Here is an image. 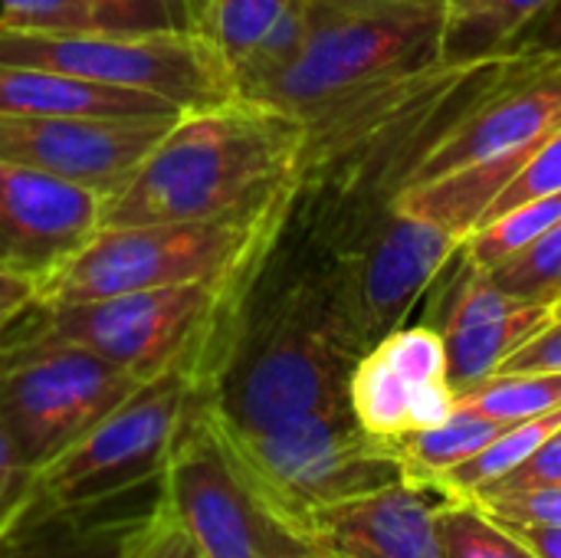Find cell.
I'll return each mask as SVG.
<instances>
[{
	"label": "cell",
	"mask_w": 561,
	"mask_h": 558,
	"mask_svg": "<svg viewBox=\"0 0 561 558\" xmlns=\"http://www.w3.org/2000/svg\"><path fill=\"white\" fill-rule=\"evenodd\" d=\"M289 3L293 0H207L201 33L217 46L237 76V69L256 53Z\"/></svg>",
	"instance_id": "cb8c5ba5"
},
{
	"label": "cell",
	"mask_w": 561,
	"mask_h": 558,
	"mask_svg": "<svg viewBox=\"0 0 561 558\" xmlns=\"http://www.w3.org/2000/svg\"><path fill=\"white\" fill-rule=\"evenodd\" d=\"M552 191H561V125L549 138L539 141V148L529 155L526 168L506 184V191L486 210L483 224H490L493 217H500V214H506V210H513V207H519V204H526V201H533L539 194H552Z\"/></svg>",
	"instance_id": "f1b7e54d"
},
{
	"label": "cell",
	"mask_w": 561,
	"mask_h": 558,
	"mask_svg": "<svg viewBox=\"0 0 561 558\" xmlns=\"http://www.w3.org/2000/svg\"><path fill=\"white\" fill-rule=\"evenodd\" d=\"M510 529L539 558H561V526H510Z\"/></svg>",
	"instance_id": "d590c367"
},
{
	"label": "cell",
	"mask_w": 561,
	"mask_h": 558,
	"mask_svg": "<svg viewBox=\"0 0 561 558\" xmlns=\"http://www.w3.org/2000/svg\"><path fill=\"white\" fill-rule=\"evenodd\" d=\"M463 250V240L437 224L388 210L378 230L345 257L329 263L339 332L362 358L401 326L434 276Z\"/></svg>",
	"instance_id": "30bf717a"
},
{
	"label": "cell",
	"mask_w": 561,
	"mask_h": 558,
	"mask_svg": "<svg viewBox=\"0 0 561 558\" xmlns=\"http://www.w3.org/2000/svg\"><path fill=\"white\" fill-rule=\"evenodd\" d=\"M447 0H306L296 53L240 89V99L302 125L375 89L444 62Z\"/></svg>",
	"instance_id": "7a4b0ae2"
},
{
	"label": "cell",
	"mask_w": 561,
	"mask_h": 558,
	"mask_svg": "<svg viewBox=\"0 0 561 558\" xmlns=\"http://www.w3.org/2000/svg\"><path fill=\"white\" fill-rule=\"evenodd\" d=\"M414 385L404 382L375 349L358 358L348 378V408L355 421L381 441H398L411 434V401Z\"/></svg>",
	"instance_id": "44dd1931"
},
{
	"label": "cell",
	"mask_w": 561,
	"mask_h": 558,
	"mask_svg": "<svg viewBox=\"0 0 561 558\" xmlns=\"http://www.w3.org/2000/svg\"><path fill=\"white\" fill-rule=\"evenodd\" d=\"M105 194L39 168L0 161V257L46 276L102 230Z\"/></svg>",
	"instance_id": "4fadbf2b"
},
{
	"label": "cell",
	"mask_w": 561,
	"mask_h": 558,
	"mask_svg": "<svg viewBox=\"0 0 561 558\" xmlns=\"http://www.w3.org/2000/svg\"><path fill=\"white\" fill-rule=\"evenodd\" d=\"M457 408L500 424H523L561 411V372H496L480 385L457 391Z\"/></svg>",
	"instance_id": "7402d4cb"
},
{
	"label": "cell",
	"mask_w": 561,
	"mask_h": 558,
	"mask_svg": "<svg viewBox=\"0 0 561 558\" xmlns=\"http://www.w3.org/2000/svg\"><path fill=\"white\" fill-rule=\"evenodd\" d=\"M561 125V56H519L486 82L421 151L404 184L480 161H519ZM401 184V187H404Z\"/></svg>",
	"instance_id": "8fae6325"
},
{
	"label": "cell",
	"mask_w": 561,
	"mask_h": 558,
	"mask_svg": "<svg viewBox=\"0 0 561 558\" xmlns=\"http://www.w3.org/2000/svg\"><path fill=\"white\" fill-rule=\"evenodd\" d=\"M13 480V454H10V444H7V434L0 431V493L3 487Z\"/></svg>",
	"instance_id": "8d00e7d4"
},
{
	"label": "cell",
	"mask_w": 561,
	"mask_h": 558,
	"mask_svg": "<svg viewBox=\"0 0 561 558\" xmlns=\"http://www.w3.org/2000/svg\"><path fill=\"white\" fill-rule=\"evenodd\" d=\"M178 118L0 115V161L39 168L112 197Z\"/></svg>",
	"instance_id": "7c38bea8"
},
{
	"label": "cell",
	"mask_w": 561,
	"mask_h": 558,
	"mask_svg": "<svg viewBox=\"0 0 561 558\" xmlns=\"http://www.w3.org/2000/svg\"><path fill=\"white\" fill-rule=\"evenodd\" d=\"M506 428H513V424H500V421L483 418L477 411L457 408V414L450 421L427 428V431H411V434L391 441V447L401 460L404 483L431 487L440 474H447L457 464L480 454Z\"/></svg>",
	"instance_id": "d6986e66"
},
{
	"label": "cell",
	"mask_w": 561,
	"mask_h": 558,
	"mask_svg": "<svg viewBox=\"0 0 561 558\" xmlns=\"http://www.w3.org/2000/svg\"><path fill=\"white\" fill-rule=\"evenodd\" d=\"M559 316V306L549 303H523L519 309L473 322L463 329L440 332L447 345V372L450 385L457 391L480 385L483 378L496 375L510 355H516L529 339H536L546 326H552Z\"/></svg>",
	"instance_id": "e0dca14e"
},
{
	"label": "cell",
	"mask_w": 561,
	"mask_h": 558,
	"mask_svg": "<svg viewBox=\"0 0 561 558\" xmlns=\"http://www.w3.org/2000/svg\"><path fill=\"white\" fill-rule=\"evenodd\" d=\"M39 299V276L23 273L16 266H0V335L36 306Z\"/></svg>",
	"instance_id": "d6a6232c"
},
{
	"label": "cell",
	"mask_w": 561,
	"mask_h": 558,
	"mask_svg": "<svg viewBox=\"0 0 561 558\" xmlns=\"http://www.w3.org/2000/svg\"><path fill=\"white\" fill-rule=\"evenodd\" d=\"M536 487H561V428L552 437H546L539 444V451L523 467H516L510 477H503L483 497H500V493H516V490H536Z\"/></svg>",
	"instance_id": "4dcf8cb0"
},
{
	"label": "cell",
	"mask_w": 561,
	"mask_h": 558,
	"mask_svg": "<svg viewBox=\"0 0 561 558\" xmlns=\"http://www.w3.org/2000/svg\"><path fill=\"white\" fill-rule=\"evenodd\" d=\"M437 503L434 490L401 480L312 513L302 533L322 558H444Z\"/></svg>",
	"instance_id": "5bb4252c"
},
{
	"label": "cell",
	"mask_w": 561,
	"mask_h": 558,
	"mask_svg": "<svg viewBox=\"0 0 561 558\" xmlns=\"http://www.w3.org/2000/svg\"><path fill=\"white\" fill-rule=\"evenodd\" d=\"M0 115H99V118H178L181 109L99 86L59 69L0 62Z\"/></svg>",
	"instance_id": "2e32d148"
},
{
	"label": "cell",
	"mask_w": 561,
	"mask_h": 558,
	"mask_svg": "<svg viewBox=\"0 0 561 558\" xmlns=\"http://www.w3.org/2000/svg\"><path fill=\"white\" fill-rule=\"evenodd\" d=\"M131 558H204L201 549L191 543V536L171 520V513L164 510V497H161V513L154 516V523L148 526V533L141 536L138 549Z\"/></svg>",
	"instance_id": "1f68e13d"
},
{
	"label": "cell",
	"mask_w": 561,
	"mask_h": 558,
	"mask_svg": "<svg viewBox=\"0 0 561 558\" xmlns=\"http://www.w3.org/2000/svg\"><path fill=\"white\" fill-rule=\"evenodd\" d=\"M0 266H7V263H3V257H0Z\"/></svg>",
	"instance_id": "74e56055"
},
{
	"label": "cell",
	"mask_w": 561,
	"mask_h": 558,
	"mask_svg": "<svg viewBox=\"0 0 561 558\" xmlns=\"http://www.w3.org/2000/svg\"><path fill=\"white\" fill-rule=\"evenodd\" d=\"M138 385L145 382L79 345L0 349V431L13 454V480L76 444Z\"/></svg>",
	"instance_id": "9c48e42d"
},
{
	"label": "cell",
	"mask_w": 561,
	"mask_h": 558,
	"mask_svg": "<svg viewBox=\"0 0 561 558\" xmlns=\"http://www.w3.org/2000/svg\"><path fill=\"white\" fill-rule=\"evenodd\" d=\"M375 352L414 388L421 385H437V382H450L447 372V345L444 335L427 322V326H398L394 332H388Z\"/></svg>",
	"instance_id": "4316f807"
},
{
	"label": "cell",
	"mask_w": 561,
	"mask_h": 558,
	"mask_svg": "<svg viewBox=\"0 0 561 558\" xmlns=\"http://www.w3.org/2000/svg\"><path fill=\"white\" fill-rule=\"evenodd\" d=\"M286 204L260 217L102 227L85 247L39 280L36 303H79L118 293L237 280L276 230Z\"/></svg>",
	"instance_id": "277c9868"
},
{
	"label": "cell",
	"mask_w": 561,
	"mask_h": 558,
	"mask_svg": "<svg viewBox=\"0 0 561 558\" xmlns=\"http://www.w3.org/2000/svg\"><path fill=\"white\" fill-rule=\"evenodd\" d=\"M0 62L59 69L99 86L161 99L181 112L240 99L233 69L204 33L0 30Z\"/></svg>",
	"instance_id": "52a82bcc"
},
{
	"label": "cell",
	"mask_w": 561,
	"mask_h": 558,
	"mask_svg": "<svg viewBox=\"0 0 561 558\" xmlns=\"http://www.w3.org/2000/svg\"><path fill=\"white\" fill-rule=\"evenodd\" d=\"M549 3L552 0H447L444 59L473 66L510 56V46Z\"/></svg>",
	"instance_id": "ac0fdd59"
},
{
	"label": "cell",
	"mask_w": 561,
	"mask_h": 558,
	"mask_svg": "<svg viewBox=\"0 0 561 558\" xmlns=\"http://www.w3.org/2000/svg\"><path fill=\"white\" fill-rule=\"evenodd\" d=\"M224 437L260 493L299 533L312 513L404 480L391 441L371 437L352 408L299 414L253 434L224 431Z\"/></svg>",
	"instance_id": "8992f818"
},
{
	"label": "cell",
	"mask_w": 561,
	"mask_h": 558,
	"mask_svg": "<svg viewBox=\"0 0 561 558\" xmlns=\"http://www.w3.org/2000/svg\"><path fill=\"white\" fill-rule=\"evenodd\" d=\"M237 283L240 276L79 303H36L0 335V349L66 342L102 355L141 382L187 362L201 368V355Z\"/></svg>",
	"instance_id": "5b68a950"
},
{
	"label": "cell",
	"mask_w": 561,
	"mask_h": 558,
	"mask_svg": "<svg viewBox=\"0 0 561 558\" xmlns=\"http://www.w3.org/2000/svg\"><path fill=\"white\" fill-rule=\"evenodd\" d=\"M486 513L510 526H561V487H536L477 500Z\"/></svg>",
	"instance_id": "f546056e"
},
{
	"label": "cell",
	"mask_w": 561,
	"mask_h": 558,
	"mask_svg": "<svg viewBox=\"0 0 561 558\" xmlns=\"http://www.w3.org/2000/svg\"><path fill=\"white\" fill-rule=\"evenodd\" d=\"M0 30L10 33L92 30V10L85 0H0Z\"/></svg>",
	"instance_id": "83f0119b"
},
{
	"label": "cell",
	"mask_w": 561,
	"mask_h": 558,
	"mask_svg": "<svg viewBox=\"0 0 561 558\" xmlns=\"http://www.w3.org/2000/svg\"><path fill=\"white\" fill-rule=\"evenodd\" d=\"M302 145L296 115L250 99L184 112L105 197L102 227L273 214L293 197Z\"/></svg>",
	"instance_id": "6da1fadb"
},
{
	"label": "cell",
	"mask_w": 561,
	"mask_h": 558,
	"mask_svg": "<svg viewBox=\"0 0 561 558\" xmlns=\"http://www.w3.org/2000/svg\"><path fill=\"white\" fill-rule=\"evenodd\" d=\"M92 30L105 33H201V0H85Z\"/></svg>",
	"instance_id": "d4e9b609"
},
{
	"label": "cell",
	"mask_w": 561,
	"mask_h": 558,
	"mask_svg": "<svg viewBox=\"0 0 561 558\" xmlns=\"http://www.w3.org/2000/svg\"><path fill=\"white\" fill-rule=\"evenodd\" d=\"M161 497L204 558H322L250 480L204 398L171 451Z\"/></svg>",
	"instance_id": "ba28073f"
},
{
	"label": "cell",
	"mask_w": 561,
	"mask_h": 558,
	"mask_svg": "<svg viewBox=\"0 0 561 558\" xmlns=\"http://www.w3.org/2000/svg\"><path fill=\"white\" fill-rule=\"evenodd\" d=\"M510 56H561V0H552L510 46Z\"/></svg>",
	"instance_id": "e575fe53"
},
{
	"label": "cell",
	"mask_w": 561,
	"mask_h": 558,
	"mask_svg": "<svg viewBox=\"0 0 561 558\" xmlns=\"http://www.w3.org/2000/svg\"><path fill=\"white\" fill-rule=\"evenodd\" d=\"M201 398L194 362L138 385L76 444L0 493V536L16 523L108 503L158 483Z\"/></svg>",
	"instance_id": "3957f363"
},
{
	"label": "cell",
	"mask_w": 561,
	"mask_h": 558,
	"mask_svg": "<svg viewBox=\"0 0 561 558\" xmlns=\"http://www.w3.org/2000/svg\"><path fill=\"white\" fill-rule=\"evenodd\" d=\"M161 487L164 477L108 503L16 523L0 536V558H131L161 513Z\"/></svg>",
	"instance_id": "9a60e30c"
},
{
	"label": "cell",
	"mask_w": 561,
	"mask_h": 558,
	"mask_svg": "<svg viewBox=\"0 0 561 558\" xmlns=\"http://www.w3.org/2000/svg\"><path fill=\"white\" fill-rule=\"evenodd\" d=\"M559 312H561V306H559Z\"/></svg>",
	"instance_id": "f35d334b"
},
{
	"label": "cell",
	"mask_w": 561,
	"mask_h": 558,
	"mask_svg": "<svg viewBox=\"0 0 561 558\" xmlns=\"http://www.w3.org/2000/svg\"><path fill=\"white\" fill-rule=\"evenodd\" d=\"M437 536L444 558H539L477 500H440Z\"/></svg>",
	"instance_id": "603a6c76"
},
{
	"label": "cell",
	"mask_w": 561,
	"mask_h": 558,
	"mask_svg": "<svg viewBox=\"0 0 561 558\" xmlns=\"http://www.w3.org/2000/svg\"><path fill=\"white\" fill-rule=\"evenodd\" d=\"M500 372H561V312L536 339L506 358Z\"/></svg>",
	"instance_id": "836d02e7"
},
{
	"label": "cell",
	"mask_w": 561,
	"mask_h": 558,
	"mask_svg": "<svg viewBox=\"0 0 561 558\" xmlns=\"http://www.w3.org/2000/svg\"><path fill=\"white\" fill-rule=\"evenodd\" d=\"M490 276L510 296H519L526 303L561 306V220L549 234H542L539 240L493 266Z\"/></svg>",
	"instance_id": "484cf974"
},
{
	"label": "cell",
	"mask_w": 561,
	"mask_h": 558,
	"mask_svg": "<svg viewBox=\"0 0 561 558\" xmlns=\"http://www.w3.org/2000/svg\"><path fill=\"white\" fill-rule=\"evenodd\" d=\"M561 428V411L523 421L506 428L500 437H493L480 454L457 464L454 470L440 474L427 490H434L440 500H480L490 487H496L503 477H510L516 467H523L546 437H552Z\"/></svg>",
	"instance_id": "ffe728a7"
}]
</instances>
